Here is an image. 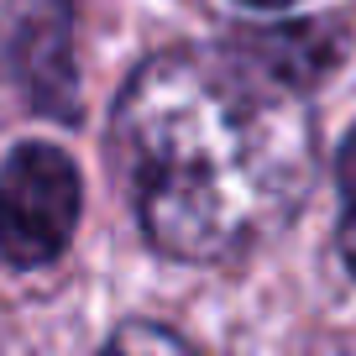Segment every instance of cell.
I'll list each match as a JSON object with an SVG mask.
<instances>
[{
    "label": "cell",
    "mask_w": 356,
    "mask_h": 356,
    "mask_svg": "<svg viewBox=\"0 0 356 356\" xmlns=\"http://www.w3.org/2000/svg\"><path fill=\"white\" fill-rule=\"evenodd\" d=\"M111 152L147 241L178 262H231L299 215L314 184L304 95L231 47L147 58L111 115Z\"/></svg>",
    "instance_id": "1"
},
{
    "label": "cell",
    "mask_w": 356,
    "mask_h": 356,
    "mask_svg": "<svg viewBox=\"0 0 356 356\" xmlns=\"http://www.w3.org/2000/svg\"><path fill=\"white\" fill-rule=\"evenodd\" d=\"M79 225V168L47 142H22L0 163V257L11 267H47Z\"/></svg>",
    "instance_id": "2"
},
{
    "label": "cell",
    "mask_w": 356,
    "mask_h": 356,
    "mask_svg": "<svg viewBox=\"0 0 356 356\" xmlns=\"http://www.w3.org/2000/svg\"><path fill=\"white\" fill-rule=\"evenodd\" d=\"M0 79H16L47 115H68L79 105L68 0H0Z\"/></svg>",
    "instance_id": "3"
},
{
    "label": "cell",
    "mask_w": 356,
    "mask_h": 356,
    "mask_svg": "<svg viewBox=\"0 0 356 356\" xmlns=\"http://www.w3.org/2000/svg\"><path fill=\"white\" fill-rule=\"evenodd\" d=\"M225 47L236 58H246L257 74H267L273 84L304 95L346 58V26L325 22V16H314V22H278V26H246Z\"/></svg>",
    "instance_id": "4"
},
{
    "label": "cell",
    "mask_w": 356,
    "mask_h": 356,
    "mask_svg": "<svg viewBox=\"0 0 356 356\" xmlns=\"http://www.w3.org/2000/svg\"><path fill=\"white\" fill-rule=\"evenodd\" d=\"M100 356H194V346L184 341V335H173L168 325L136 320V325H121V330L105 341Z\"/></svg>",
    "instance_id": "5"
},
{
    "label": "cell",
    "mask_w": 356,
    "mask_h": 356,
    "mask_svg": "<svg viewBox=\"0 0 356 356\" xmlns=\"http://www.w3.org/2000/svg\"><path fill=\"white\" fill-rule=\"evenodd\" d=\"M335 184H341V257L356 273V126L346 131L341 152H335Z\"/></svg>",
    "instance_id": "6"
},
{
    "label": "cell",
    "mask_w": 356,
    "mask_h": 356,
    "mask_svg": "<svg viewBox=\"0 0 356 356\" xmlns=\"http://www.w3.org/2000/svg\"><path fill=\"white\" fill-rule=\"evenodd\" d=\"M236 6H246V11H289L299 0H236Z\"/></svg>",
    "instance_id": "7"
}]
</instances>
